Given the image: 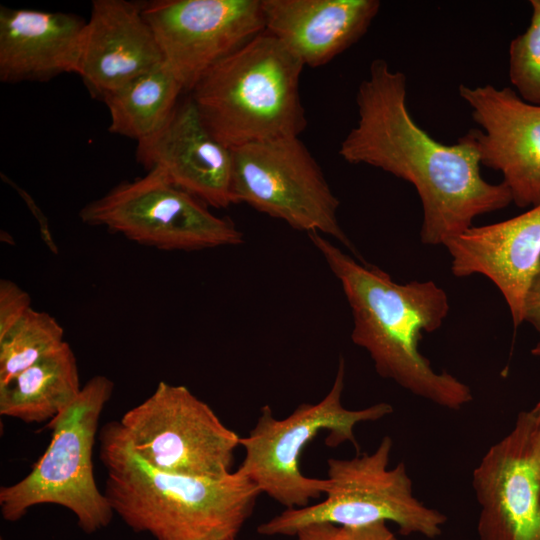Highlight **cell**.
Wrapping results in <instances>:
<instances>
[{
    "label": "cell",
    "mask_w": 540,
    "mask_h": 540,
    "mask_svg": "<svg viewBox=\"0 0 540 540\" xmlns=\"http://www.w3.org/2000/svg\"><path fill=\"white\" fill-rule=\"evenodd\" d=\"M358 120L342 140L340 157L381 169L416 189L422 206L420 240L445 246L473 220L512 203L507 187L481 175L469 130L455 144L431 137L407 106V77L382 58L372 60L356 93Z\"/></svg>",
    "instance_id": "obj_1"
},
{
    "label": "cell",
    "mask_w": 540,
    "mask_h": 540,
    "mask_svg": "<svg viewBox=\"0 0 540 540\" xmlns=\"http://www.w3.org/2000/svg\"><path fill=\"white\" fill-rule=\"evenodd\" d=\"M307 235L340 282L353 316L351 339L369 354L376 372L439 407L460 410L469 404L470 387L446 371H435L419 351L423 333L438 330L447 318L446 291L432 280L398 283L326 236Z\"/></svg>",
    "instance_id": "obj_2"
},
{
    "label": "cell",
    "mask_w": 540,
    "mask_h": 540,
    "mask_svg": "<svg viewBox=\"0 0 540 540\" xmlns=\"http://www.w3.org/2000/svg\"><path fill=\"white\" fill-rule=\"evenodd\" d=\"M104 494L114 514L155 540L237 538L252 515L258 487L239 470L220 478L160 471L137 455L117 421L98 435Z\"/></svg>",
    "instance_id": "obj_3"
},
{
    "label": "cell",
    "mask_w": 540,
    "mask_h": 540,
    "mask_svg": "<svg viewBox=\"0 0 540 540\" xmlns=\"http://www.w3.org/2000/svg\"><path fill=\"white\" fill-rule=\"evenodd\" d=\"M304 64L263 31L211 67L191 90L201 119L225 146L299 137Z\"/></svg>",
    "instance_id": "obj_4"
},
{
    "label": "cell",
    "mask_w": 540,
    "mask_h": 540,
    "mask_svg": "<svg viewBox=\"0 0 540 540\" xmlns=\"http://www.w3.org/2000/svg\"><path fill=\"white\" fill-rule=\"evenodd\" d=\"M345 360L340 357L336 376L327 394L317 403H302L285 418H276L270 406L261 408L254 427L240 439L244 457L237 468L285 509L301 508L324 496L328 478H312L301 471L304 448L319 433L328 432L327 444L337 447L349 442L358 449L355 427L393 413L379 402L361 409H348L342 401Z\"/></svg>",
    "instance_id": "obj_5"
},
{
    "label": "cell",
    "mask_w": 540,
    "mask_h": 540,
    "mask_svg": "<svg viewBox=\"0 0 540 540\" xmlns=\"http://www.w3.org/2000/svg\"><path fill=\"white\" fill-rule=\"evenodd\" d=\"M113 389L107 376H93L75 401L48 422L51 439L32 470L16 483L0 488L4 520L16 522L34 506L54 504L71 511L85 533L110 524L114 511L96 484L93 449L99 420Z\"/></svg>",
    "instance_id": "obj_6"
},
{
    "label": "cell",
    "mask_w": 540,
    "mask_h": 540,
    "mask_svg": "<svg viewBox=\"0 0 540 540\" xmlns=\"http://www.w3.org/2000/svg\"><path fill=\"white\" fill-rule=\"evenodd\" d=\"M392 449V438L384 436L370 453L329 459V487L324 500L285 509L260 524L257 531L265 536H294L312 524L354 527L392 522L404 536L439 537L447 517L416 498L403 462L389 467Z\"/></svg>",
    "instance_id": "obj_7"
},
{
    "label": "cell",
    "mask_w": 540,
    "mask_h": 540,
    "mask_svg": "<svg viewBox=\"0 0 540 540\" xmlns=\"http://www.w3.org/2000/svg\"><path fill=\"white\" fill-rule=\"evenodd\" d=\"M117 422L133 451L160 471L210 478L233 471L241 437L186 386L159 382Z\"/></svg>",
    "instance_id": "obj_8"
},
{
    "label": "cell",
    "mask_w": 540,
    "mask_h": 540,
    "mask_svg": "<svg viewBox=\"0 0 540 540\" xmlns=\"http://www.w3.org/2000/svg\"><path fill=\"white\" fill-rule=\"evenodd\" d=\"M83 223L101 226L140 245L195 251L243 243L242 232L226 217L151 169L121 182L79 212Z\"/></svg>",
    "instance_id": "obj_9"
},
{
    "label": "cell",
    "mask_w": 540,
    "mask_h": 540,
    "mask_svg": "<svg viewBox=\"0 0 540 540\" xmlns=\"http://www.w3.org/2000/svg\"><path fill=\"white\" fill-rule=\"evenodd\" d=\"M232 151L235 204L245 203L307 234L333 237L354 251L338 220L340 202L299 137L251 143Z\"/></svg>",
    "instance_id": "obj_10"
},
{
    "label": "cell",
    "mask_w": 540,
    "mask_h": 540,
    "mask_svg": "<svg viewBox=\"0 0 540 540\" xmlns=\"http://www.w3.org/2000/svg\"><path fill=\"white\" fill-rule=\"evenodd\" d=\"M164 62L190 91L219 61L265 31L261 0L142 2Z\"/></svg>",
    "instance_id": "obj_11"
},
{
    "label": "cell",
    "mask_w": 540,
    "mask_h": 540,
    "mask_svg": "<svg viewBox=\"0 0 540 540\" xmlns=\"http://www.w3.org/2000/svg\"><path fill=\"white\" fill-rule=\"evenodd\" d=\"M479 540H540V412L518 413L472 472Z\"/></svg>",
    "instance_id": "obj_12"
},
{
    "label": "cell",
    "mask_w": 540,
    "mask_h": 540,
    "mask_svg": "<svg viewBox=\"0 0 540 540\" xmlns=\"http://www.w3.org/2000/svg\"><path fill=\"white\" fill-rule=\"evenodd\" d=\"M458 93L480 129H471L481 165L502 174L519 208L540 203V105L509 87L461 84Z\"/></svg>",
    "instance_id": "obj_13"
},
{
    "label": "cell",
    "mask_w": 540,
    "mask_h": 540,
    "mask_svg": "<svg viewBox=\"0 0 540 540\" xmlns=\"http://www.w3.org/2000/svg\"><path fill=\"white\" fill-rule=\"evenodd\" d=\"M136 158L208 207L235 204L233 151L205 126L191 97L176 106L158 132L137 142Z\"/></svg>",
    "instance_id": "obj_14"
},
{
    "label": "cell",
    "mask_w": 540,
    "mask_h": 540,
    "mask_svg": "<svg viewBox=\"0 0 540 540\" xmlns=\"http://www.w3.org/2000/svg\"><path fill=\"white\" fill-rule=\"evenodd\" d=\"M445 247L452 274L490 279L504 297L514 327L520 326L528 289L540 269V203L507 220L473 225Z\"/></svg>",
    "instance_id": "obj_15"
},
{
    "label": "cell",
    "mask_w": 540,
    "mask_h": 540,
    "mask_svg": "<svg viewBox=\"0 0 540 540\" xmlns=\"http://www.w3.org/2000/svg\"><path fill=\"white\" fill-rule=\"evenodd\" d=\"M164 62L142 2L94 0L77 74L101 101Z\"/></svg>",
    "instance_id": "obj_16"
},
{
    "label": "cell",
    "mask_w": 540,
    "mask_h": 540,
    "mask_svg": "<svg viewBox=\"0 0 540 540\" xmlns=\"http://www.w3.org/2000/svg\"><path fill=\"white\" fill-rule=\"evenodd\" d=\"M265 31L304 66L329 63L357 43L378 14V0H261Z\"/></svg>",
    "instance_id": "obj_17"
},
{
    "label": "cell",
    "mask_w": 540,
    "mask_h": 540,
    "mask_svg": "<svg viewBox=\"0 0 540 540\" xmlns=\"http://www.w3.org/2000/svg\"><path fill=\"white\" fill-rule=\"evenodd\" d=\"M86 20L65 12L0 7V80L43 82L77 73Z\"/></svg>",
    "instance_id": "obj_18"
},
{
    "label": "cell",
    "mask_w": 540,
    "mask_h": 540,
    "mask_svg": "<svg viewBox=\"0 0 540 540\" xmlns=\"http://www.w3.org/2000/svg\"><path fill=\"white\" fill-rule=\"evenodd\" d=\"M76 356L69 343L0 386V414L25 423L51 421L81 391Z\"/></svg>",
    "instance_id": "obj_19"
},
{
    "label": "cell",
    "mask_w": 540,
    "mask_h": 540,
    "mask_svg": "<svg viewBox=\"0 0 540 540\" xmlns=\"http://www.w3.org/2000/svg\"><path fill=\"white\" fill-rule=\"evenodd\" d=\"M183 86L163 62L104 99L109 132L137 142L158 132L170 119Z\"/></svg>",
    "instance_id": "obj_20"
},
{
    "label": "cell",
    "mask_w": 540,
    "mask_h": 540,
    "mask_svg": "<svg viewBox=\"0 0 540 540\" xmlns=\"http://www.w3.org/2000/svg\"><path fill=\"white\" fill-rule=\"evenodd\" d=\"M65 342L64 330L58 321L47 312L31 307L0 337V386L59 349Z\"/></svg>",
    "instance_id": "obj_21"
},
{
    "label": "cell",
    "mask_w": 540,
    "mask_h": 540,
    "mask_svg": "<svg viewBox=\"0 0 540 540\" xmlns=\"http://www.w3.org/2000/svg\"><path fill=\"white\" fill-rule=\"evenodd\" d=\"M530 24L509 44L508 74L524 101L540 105V0H530Z\"/></svg>",
    "instance_id": "obj_22"
},
{
    "label": "cell",
    "mask_w": 540,
    "mask_h": 540,
    "mask_svg": "<svg viewBox=\"0 0 540 540\" xmlns=\"http://www.w3.org/2000/svg\"><path fill=\"white\" fill-rule=\"evenodd\" d=\"M31 308L28 292L9 279L0 280V337Z\"/></svg>",
    "instance_id": "obj_23"
},
{
    "label": "cell",
    "mask_w": 540,
    "mask_h": 540,
    "mask_svg": "<svg viewBox=\"0 0 540 540\" xmlns=\"http://www.w3.org/2000/svg\"><path fill=\"white\" fill-rule=\"evenodd\" d=\"M339 540H397L386 522L354 527H340Z\"/></svg>",
    "instance_id": "obj_24"
},
{
    "label": "cell",
    "mask_w": 540,
    "mask_h": 540,
    "mask_svg": "<svg viewBox=\"0 0 540 540\" xmlns=\"http://www.w3.org/2000/svg\"><path fill=\"white\" fill-rule=\"evenodd\" d=\"M524 321L530 323L540 333V269L527 292Z\"/></svg>",
    "instance_id": "obj_25"
},
{
    "label": "cell",
    "mask_w": 540,
    "mask_h": 540,
    "mask_svg": "<svg viewBox=\"0 0 540 540\" xmlns=\"http://www.w3.org/2000/svg\"><path fill=\"white\" fill-rule=\"evenodd\" d=\"M340 527L332 524H312L301 528L296 540H339Z\"/></svg>",
    "instance_id": "obj_26"
},
{
    "label": "cell",
    "mask_w": 540,
    "mask_h": 540,
    "mask_svg": "<svg viewBox=\"0 0 540 540\" xmlns=\"http://www.w3.org/2000/svg\"><path fill=\"white\" fill-rule=\"evenodd\" d=\"M531 353L536 357H540V340L535 345V347L532 348ZM532 409H534L535 411L540 412V400L536 403V405Z\"/></svg>",
    "instance_id": "obj_27"
},
{
    "label": "cell",
    "mask_w": 540,
    "mask_h": 540,
    "mask_svg": "<svg viewBox=\"0 0 540 540\" xmlns=\"http://www.w3.org/2000/svg\"><path fill=\"white\" fill-rule=\"evenodd\" d=\"M228 540H237V538H233V539H228Z\"/></svg>",
    "instance_id": "obj_28"
}]
</instances>
